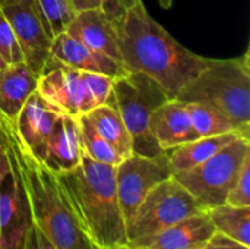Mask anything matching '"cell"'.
<instances>
[{
	"label": "cell",
	"instance_id": "6da1fadb",
	"mask_svg": "<svg viewBox=\"0 0 250 249\" xmlns=\"http://www.w3.org/2000/svg\"><path fill=\"white\" fill-rule=\"evenodd\" d=\"M116 31L123 68L152 78L170 98H176L211 62L176 41L148 13L142 0L125 13L116 23Z\"/></svg>",
	"mask_w": 250,
	"mask_h": 249
},
{
	"label": "cell",
	"instance_id": "7a4b0ae2",
	"mask_svg": "<svg viewBox=\"0 0 250 249\" xmlns=\"http://www.w3.org/2000/svg\"><path fill=\"white\" fill-rule=\"evenodd\" d=\"M0 128L21 172L31 222L40 235L53 249H100L82 229L57 176L31 156L19 141L12 122L1 114Z\"/></svg>",
	"mask_w": 250,
	"mask_h": 249
},
{
	"label": "cell",
	"instance_id": "3957f363",
	"mask_svg": "<svg viewBox=\"0 0 250 249\" xmlns=\"http://www.w3.org/2000/svg\"><path fill=\"white\" fill-rule=\"evenodd\" d=\"M82 229L100 249L127 245L126 223L116 188V166L83 156L81 163L56 175Z\"/></svg>",
	"mask_w": 250,
	"mask_h": 249
},
{
	"label": "cell",
	"instance_id": "277c9868",
	"mask_svg": "<svg viewBox=\"0 0 250 249\" xmlns=\"http://www.w3.org/2000/svg\"><path fill=\"white\" fill-rule=\"evenodd\" d=\"M176 98L183 103H207L218 109L250 138V50L234 59H211Z\"/></svg>",
	"mask_w": 250,
	"mask_h": 249
},
{
	"label": "cell",
	"instance_id": "5b68a950",
	"mask_svg": "<svg viewBox=\"0 0 250 249\" xmlns=\"http://www.w3.org/2000/svg\"><path fill=\"white\" fill-rule=\"evenodd\" d=\"M114 78L73 69L50 56L38 75V94L60 114L82 116L101 104H114Z\"/></svg>",
	"mask_w": 250,
	"mask_h": 249
},
{
	"label": "cell",
	"instance_id": "8992f818",
	"mask_svg": "<svg viewBox=\"0 0 250 249\" xmlns=\"http://www.w3.org/2000/svg\"><path fill=\"white\" fill-rule=\"evenodd\" d=\"M113 95L116 109L132 138L133 153L151 158L166 156V151L161 150L149 129L152 112L170 100L164 88L144 73L127 72L114 78Z\"/></svg>",
	"mask_w": 250,
	"mask_h": 249
},
{
	"label": "cell",
	"instance_id": "52a82bcc",
	"mask_svg": "<svg viewBox=\"0 0 250 249\" xmlns=\"http://www.w3.org/2000/svg\"><path fill=\"white\" fill-rule=\"evenodd\" d=\"M201 211L205 210L171 176L154 186L126 222L127 245L142 248L160 232Z\"/></svg>",
	"mask_w": 250,
	"mask_h": 249
},
{
	"label": "cell",
	"instance_id": "ba28073f",
	"mask_svg": "<svg viewBox=\"0 0 250 249\" xmlns=\"http://www.w3.org/2000/svg\"><path fill=\"white\" fill-rule=\"evenodd\" d=\"M248 154H250V138L240 136L207 161L189 170L173 173V178L204 210H209L226 203Z\"/></svg>",
	"mask_w": 250,
	"mask_h": 249
},
{
	"label": "cell",
	"instance_id": "9c48e42d",
	"mask_svg": "<svg viewBox=\"0 0 250 249\" xmlns=\"http://www.w3.org/2000/svg\"><path fill=\"white\" fill-rule=\"evenodd\" d=\"M0 12L15 32L23 62L38 76L50 57L53 34L37 0H4Z\"/></svg>",
	"mask_w": 250,
	"mask_h": 249
},
{
	"label": "cell",
	"instance_id": "30bf717a",
	"mask_svg": "<svg viewBox=\"0 0 250 249\" xmlns=\"http://www.w3.org/2000/svg\"><path fill=\"white\" fill-rule=\"evenodd\" d=\"M173 176V170L163 157L151 158L132 153L116 166V188L125 223L130 219L148 192L160 182Z\"/></svg>",
	"mask_w": 250,
	"mask_h": 249
},
{
	"label": "cell",
	"instance_id": "8fae6325",
	"mask_svg": "<svg viewBox=\"0 0 250 249\" xmlns=\"http://www.w3.org/2000/svg\"><path fill=\"white\" fill-rule=\"evenodd\" d=\"M6 150L9 167L0 176V241L12 245H25L26 233L32 223L29 203L21 172L7 144Z\"/></svg>",
	"mask_w": 250,
	"mask_h": 249
},
{
	"label": "cell",
	"instance_id": "7c38bea8",
	"mask_svg": "<svg viewBox=\"0 0 250 249\" xmlns=\"http://www.w3.org/2000/svg\"><path fill=\"white\" fill-rule=\"evenodd\" d=\"M59 114L60 113L51 109V106L38 94V91H35L29 95L12 122L22 145L41 163L44 160L47 142Z\"/></svg>",
	"mask_w": 250,
	"mask_h": 249
},
{
	"label": "cell",
	"instance_id": "4fadbf2b",
	"mask_svg": "<svg viewBox=\"0 0 250 249\" xmlns=\"http://www.w3.org/2000/svg\"><path fill=\"white\" fill-rule=\"evenodd\" d=\"M50 56L56 57L57 60L73 69L83 72L101 73L110 78H119L127 73L122 63L100 51L89 48L66 31L59 32L53 37Z\"/></svg>",
	"mask_w": 250,
	"mask_h": 249
},
{
	"label": "cell",
	"instance_id": "5bb4252c",
	"mask_svg": "<svg viewBox=\"0 0 250 249\" xmlns=\"http://www.w3.org/2000/svg\"><path fill=\"white\" fill-rule=\"evenodd\" d=\"M83 157L78 117L59 114L53 132L48 138L42 164L60 175L75 169Z\"/></svg>",
	"mask_w": 250,
	"mask_h": 249
},
{
	"label": "cell",
	"instance_id": "9a60e30c",
	"mask_svg": "<svg viewBox=\"0 0 250 249\" xmlns=\"http://www.w3.org/2000/svg\"><path fill=\"white\" fill-rule=\"evenodd\" d=\"M149 129L164 151L199 138L185 103L177 98L164 101L152 112Z\"/></svg>",
	"mask_w": 250,
	"mask_h": 249
},
{
	"label": "cell",
	"instance_id": "2e32d148",
	"mask_svg": "<svg viewBox=\"0 0 250 249\" xmlns=\"http://www.w3.org/2000/svg\"><path fill=\"white\" fill-rule=\"evenodd\" d=\"M66 32L82 41L89 48L122 63L116 25L101 9L78 12L67 25Z\"/></svg>",
	"mask_w": 250,
	"mask_h": 249
},
{
	"label": "cell",
	"instance_id": "e0dca14e",
	"mask_svg": "<svg viewBox=\"0 0 250 249\" xmlns=\"http://www.w3.org/2000/svg\"><path fill=\"white\" fill-rule=\"evenodd\" d=\"M214 233L215 227L205 210L167 227L139 249H201Z\"/></svg>",
	"mask_w": 250,
	"mask_h": 249
},
{
	"label": "cell",
	"instance_id": "ac0fdd59",
	"mask_svg": "<svg viewBox=\"0 0 250 249\" xmlns=\"http://www.w3.org/2000/svg\"><path fill=\"white\" fill-rule=\"evenodd\" d=\"M37 85L38 76L25 62L0 69V114L13 122Z\"/></svg>",
	"mask_w": 250,
	"mask_h": 249
},
{
	"label": "cell",
	"instance_id": "d6986e66",
	"mask_svg": "<svg viewBox=\"0 0 250 249\" xmlns=\"http://www.w3.org/2000/svg\"><path fill=\"white\" fill-rule=\"evenodd\" d=\"M243 136L240 132H227L212 136H202L190 142L177 145L167 150V160L173 173L189 170L217 154L221 148L233 142L234 139ZM246 138V136H245Z\"/></svg>",
	"mask_w": 250,
	"mask_h": 249
},
{
	"label": "cell",
	"instance_id": "ffe728a7",
	"mask_svg": "<svg viewBox=\"0 0 250 249\" xmlns=\"http://www.w3.org/2000/svg\"><path fill=\"white\" fill-rule=\"evenodd\" d=\"M85 116L97 129V132L117 151L120 157L125 158L133 153L132 138L116 106L101 104L88 112Z\"/></svg>",
	"mask_w": 250,
	"mask_h": 249
},
{
	"label": "cell",
	"instance_id": "44dd1931",
	"mask_svg": "<svg viewBox=\"0 0 250 249\" xmlns=\"http://www.w3.org/2000/svg\"><path fill=\"white\" fill-rule=\"evenodd\" d=\"M215 232L250 248V207L221 204L207 210Z\"/></svg>",
	"mask_w": 250,
	"mask_h": 249
},
{
	"label": "cell",
	"instance_id": "7402d4cb",
	"mask_svg": "<svg viewBox=\"0 0 250 249\" xmlns=\"http://www.w3.org/2000/svg\"><path fill=\"white\" fill-rule=\"evenodd\" d=\"M185 106H186V110L189 112V116L192 119V123L199 138L227 134V132H240L236 128V125L223 112H220L218 109L207 103L189 101V103H185Z\"/></svg>",
	"mask_w": 250,
	"mask_h": 249
},
{
	"label": "cell",
	"instance_id": "603a6c76",
	"mask_svg": "<svg viewBox=\"0 0 250 249\" xmlns=\"http://www.w3.org/2000/svg\"><path fill=\"white\" fill-rule=\"evenodd\" d=\"M79 131H81V144L83 156L89 157L94 161L117 166L123 157L117 154V151L97 132V129L92 126V123L88 120L85 114L78 116Z\"/></svg>",
	"mask_w": 250,
	"mask_h": 249
},
{
	"label": "cell",
	"instance_id": "cb8c5ba5",
	"mask_svg": "<svg viewBox=\"0 0 250 249\" xmlns=\"http://www.w3.org/2000/svg\"><path fill=\"white\" fill-rule=\"evenodd\" d=\"M37 3L50 26L53 37L66 31L67 25L76 15L70 0H37Z\"/></svg>",
	"mask_w": 250,
	"mask_h": 249
},
{
	"label": "cell",
	"instance_id": "d4e9b609",
	"mask_svg": "<svg viewBox=\"0 0 250 249\" xmlns=\"http://www.w3.org/2000/svg\"><path fill=\"white\" fill-rule=\"evenodd\" d=\"M250 154L246 156L239 178L227 194L226 203L233 207H250Z\"/></svg>",
	"mask_w": 250,
	"mask_h": 249
},
{
	"label": "cell",
	"instance_id": "484cf974",
	"mask_svg": "<svg viewBox=\"0 0 250 249\" xmlns=\"http://www.w3.org/2000/svg\"><path fill=\"white\" fill-rule=\"evenodd\" d=\"M0 56L7 65H15L23 62V54L21 45L15 37L13 29L6 21L4 15L0 12Z\"/></svg>",
	"mask_w": 250,
	"mask_h": 249
},
{
	"label": "cell",
	"instance_id": "4316f807",
	"mask_svg": "<svg viewBox=\"0 0 250 249\" xmlns=\"http://www.w3.org/2000/svg\"><path fill=\"white\" fill-rule=\"evenodd\" d=\"M139 0H101V10L113 21L116 25L125 13L133 7Z\"/></svg>",
	"mask_w": 250,
	"mask_h": 249
},
{
	"label": "cell",
	"instance_id": "83f0119b",
	"mask_svg": "<svg viewBox=\"0 0 250 249\" xmlns=\"http://www.w3.org/2000/svg\"><path fill=\"white\" fill-rule=\"evenodd\" d=\"M201 249H250L249 247H245L218 232L212 235V238L202 247Z\"/></svg>",
	"mask_w": 250,
	"mask_h": 249
},
{
	"label": "cell",
	"instance_id": "f1b7e54d",
	"mask_svg": "<svg viewBox=\"0 0 250 249\" xmlns=\"http://www.w3.org/2000/svg\"><path fill=\"white\" fill-rule=\"evenodd\" d=\"M25 249H53L48 242L40 235V232L37 230V227L31 223L28 233H26V239H25Z\"/></svg>",
	"mask_w": 250,
	"mask_h": 249
},
{
	"label": "cell",
	"instance_id": "f546056e",
	"mask_svg": "<svg viewBox=\"0 0 250 249\" xmlns=\"http://www.w3.org/2000/svg\"><path fill=\"white\" fill-rule=\"evenodd\" d=\"M75 13L89 10V9H101V0H70Z\"/></svg>",
	"mask_w": 250,
	"mask_h": 249
},
{
	"label": "cell",
	"instance_id": "4dcf8cb0",
	"mask_svg": "<svg viewBox=\"0 0 250 249\" xmlns=\"http://www.w3.org/2000/svg\"><path fill=\"white\" fill-rule=\"evenodd\" d=\"M7 167H9V156H7V150H6L4 135H3V131L0 128V176L3 175V172Z\"/></svg>",
	"mask_w": 250,
	"mask_h": 249
},
{
	"label": "cell",
	"instance_id": "1f68e13d",
	"mask_svg": "<svg viewBox=\"0 0 250 249\" xmlns=\"http://www.w3.org/2000/svg\"><path fill=\"white\" fill-rule=\"evenodd\" d=\"M0 249H25V245H12L0 241Z\"/></svg>",
	"mask_w": 250,
	"mask_h": 249
},
{
	"label": "cell",
	"instance_id": "d6a6232c",
	"mask_svg": "<svg viewBox=\"0 0 250 249\" xmlns=\"http://www.w3.org/2000/svg\"><path fill=\"white\" fill-rule=\"evenodd\" d=\"M173 1L174 0H158V3L161 4V7H164V9H170L173 6Z\"/></svg>",
	"mask_w": 250,
	"mask_h": 249
},
{
	"label": "cell",
	"instance_id": "836d02e7",
	"mask_svg": "<svg viewBox=\"0 0 250 249\" xmlns=\"http://www.w3.org/2000/svg\"><path fill=\"white\" fill-rule=\"evenodd\" d=\"M7 66V63H6V60L0 56V69H3V68H6Z\"/></svg>",
	"mask_w": 250,
	"mask_h": 249
},
{
	"label": "cell",
	"instance_id": "e575fe53",
	"mask_svg": "<svg viewBox=\"0 0 250 249\" xmlns=\"http://www.w3.org/2000/svg\"><path fill=\"white\" fill-rule=\"evenodd\" d=\"M113 249H132L129 245H123V247H117V248H113Z\"/></svg>",
	"mask_w": 250,
	"mask_h": 249
},
{
	"label": "cell",
	"instance_id": "d590c367",
	"mask_svg": "<svg viewBox=\"0 0 250 249\" xmlns=\"http://www.w3.org/2000/svg\"><path fill=\"white\" fill-rule=\"evenodd\" d=\"M3 3H4V0H0V9H1V6H3Z\"/></svg>",
	"mask_w": 250,
	"mask_h": 249
},
{
	"label": "cell",
	"instance_id": "8d00e7d4",
	"mask_svg": "<svg viewBox=\"0 0 250 249\" xmlns=\"http://www.w3.org/2000/svg\"><path fill=\"white\" fill-rule=\"evenodd\" d=\"M132 249H133V248H132Z\"/></svg>",
	"mask_w": 250,
	"mask_h": 249
}]
</instances>
